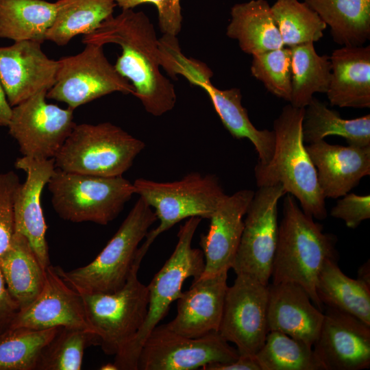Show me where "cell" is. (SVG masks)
<instances>
[{
	"instance_id": "obj_1",
	"label": "cell",
	"mask_w": 370,
	"mask_h": 370,
	"mask_svg": "<svg viewBox=\"0 0 370 370\" xmlns=\"http://www.w3.org/2000/svg\"><path fill=\"white\" fill-rule=\"evenodd\" d=\"M82 42L103 47L112 43L121 47L122 53L114 68L131 82L133 95L147 112L159 116L175 107V87L160 71L159 40L153 23L143 12L122 10L93 32L84 35Z\"/></svg>"
},
{
	"instance_id": "obj_2",
	"label": "cell",
	"mask_w": 370,
	"mask_h": 370,
	"mask_svg": "<svg viewBox=\"0 0 370 370\" xmlns=\"http://www.w3.org/2000/svg\"><path fill=\"white\" fill-rule=\"evenodd\" d=\"M312 219L299 207L293 195H286L271 278L273 284H299L322 310L323 306L317 295L316 285L324 263L337 259L336 238L324 233L322 225Z\"/></svg>"
},
{
	"instance_id": "obj_3",
	"label": "cell",
	"mask_w": 370,
	"mask_h": 370,
	"mask_svg": "<svg viewBox=\"0 0 370 370\" xmlns=\"http://www.w3.org/2000/svg\"><path fill=\"white\" fill-rule=\"evenodd\" d=\"M304 108L288 104L273 121L274 153L266 164L258 162L254 173L258 187L280 184L297 198L304 212L312 218L327 217L325 198L319 187L316 169L304 145L302 121Z\"/></svg>"
},
{
	"instance_id": "obj_4",
	"label": "cell",
	"mask_w": 370,
	"mask_h": 370,
	"mask_svg": "<svg viewBox=\"0 0 370 370\" xmlns=\"http://www.w3.org/2000/svg\"><path fill=\"white\" fill-rule=\"evenodd\" d=\"M201 219L193 217L180 225L174 251L147 286L149 304L145 322L134 338L114 356L116 370H138V359L145 341L166 316L171 303L180 296L184 282L190 277L197 279L203 273V251L191 245Z\"/></svg>"
},
{
	"instance_id": "obj_5",
	"label": "cell",
	"mask_w": 370,
	"mask_h": 370,
	"mask_svg": "<svg viewBox=\"0 0 370 370\" xmlns=\"http://www.w3.org/2000/svg\"><path fill=\"white\" fill-rule=\"evenodd\" d=\"M156 220L152 208L139 197L116 232L91 262L69 271L54 268L79 293L115 292L127 282L139 244Z\"/></svg>"
},
{
	"instance_id": "obj_6",
	"label": "cell",
	"mask_w": 370,
	"mask_h": 370,
	"mask_svg": "<svg viewBox=\"0 0 370 370\" xmlns=\"http://www.w3.org/2000/svg\"><path fill=\"white\" fill-rule=\"evenodd\" d=\"M135 194L153 208L159 225L149 231L136 257L143 260L149 247L162 232L180 221L193 217L210 219L227 196L215 175L191 172L180 180L159 182L136 180Z\"/></svg>"
},
{
	"instance_id": "obj_7",
	"label": "cell",
	"mask_w": 370,
	"mask_h": 370,
	"mask_svg": "<svg viewBox=\"0 0 370 370\" xmlns=\"http://www.w3.org/2000/svg\"><path fill=\"white\" fill-rule=\"evenodd\" d=\"M145 143L110 122L76 124L54 158L56 168L69 172L121 176Z\"/></svg>"
},
{
	"instance_id": "obj_8",
	"label": "cell",
	"mask_w": 370,
	"mask_h": 370,
	"mask_svg": "<svg viewBox=\"0 0 370 370\" xmlns=\"http://www.w3.org/2000/svg\"><path fill=\"white\" fill-rule=\"evenodd\" d=\"M47 186L56 212L73 223L107 225L118 217L135 194L133 183L123 175L102 177L57 168Z\"/></svg>"
},
{
	"instance_id": "obj_9",
	"label": "cell",
	"mask_w": 370,
	"mask_h": 370,
	"mask_svg": "<svg viewBox=\"0 0 370 370\" xmlns=\"http://www.w3.org/2000/svg\"><path fill=\"white\" fill-rule=\"evenodd\" d=\"M141 261L135 258L125 285L110 293H81L88 321L107 355L115 356L142 327L148 310L147 286L138 278Z\"/></svg>"
},
{
	"instance_id": "obj_10",
	"label": "cell",
	"mask_w": 370,
	"mask_h": 370,
	"mask_svg": "<svg viewBox=\"0 0 370 370\" xmlns=\"http://www.w3.org/2000/svg\"><path fill=\"white\" fill-rule=\"evenodd\" d=\"M58 61L56 83L46 97L73 110L112 92H134L131 83L108 61L103 46L86 44L80 53Z\"/></svg>"
},
{
	"instance_id": "obj_11",
	"label": "cell",
	"mask_w": 370,
	"mask_h": 370,
	"mask_svg": "<svg viewBox=\"0 0 370 370\" xmlns=\"http://www.w3.org/2000/svg\"><path fill=\"white\" fill-rule=\"evenodd\" d=\"M239 357L219 332L198 338L179 334L166 324L158 325L145 341L138 370H193L210 363H226Z\"/></svg>"
},
{
	"instance_id": "obj_12",
	"label": "cell",
	"mask_w": 370,
	"mask_h": 370,
	"mask_svg": "<svg viewBox=\"0 0 370 370\" xmlns=\"http://www.w3.org/2000/svg\"><path fill=\"white\" fill-rule=\"evenodd\" d=\"M286 194L280 184L258 187L244 219V228L232 269L268 285L278 234V204Z\"/></svg>"
},
{
	"instance_id": "obj_13",
	"label": "cell",
	"mask_w": 370,
	"mask_h": 370,
	"mask_svg": "<svg viewBox=\"0 0 370 370\" xmlns=\"http://www.w3.org/2000/svg\"><path fill=\"white\" fill-rule=\"evenodd\" d=\"M47 93L41 90L12 107L7 127L23 156L54 158L76 125L74 110L47 103Z\"/></svg>"
},
{
	"instance_id": "obj_14",
	"label": "cell",
	"mask_w": 370,
	"mask_h": 370,
	"mask_svg": "<svg viewBox=\"0 0 370 370\" xmlns=\"http://www.w3.org/2000/svg\"><path fill=\"white\" fill-rule=\"evenodd\" d=\"M269 289L255 278L236 274L228 286L219 332L236 346L239 356H255L269 332Z\"/></svg>"
},
{
	"instance_id": "obj_15",
	"label": "cell",
	"mask_w": 370,
	"mask_h": 370,
	"mask_svg": "<svg viewBox=\"0 0 370 370\" xmlns=\"http://www.w3.org/2000/svg\"><path fill=\"white\" fill-rule=\"evenodd\" d=\"M56 327L96 334L88 321L82 295L50 264L45 269L42 291L32 303L18 310L8 328L45 330Z\"/></svg>"
},
{
	"instance_id": "obj_16",
	"label": "cell",
	"mask_w": 370,
	"mask_h": 370,
	"mask_svg": "<svg viewBox=\"0 0 370 370\" xmlns=\"http://www.w3.org/2000/svg\"><path fill=\"white\" fill-rule=\"evenodd\" d=\"M313 351L325 370L370 367V325L339 310L327 308Z\"/></svg>"
},
{
	"instance_id": "obj_17",
	"label": "cell",
	"mask_w": 370,
	"mask_h": 370,
	"mask_svg": "<svg viewBox=\"0 0 370 370\" xmlns=\"http://www.w3.org/2000/svg\"><path fill=\"white\" fill-rule=\"evenodd\" d=\"M41 44L21 40L0 47V82L12 107L56 83L58 61L48 58Z\"/></svg>"
},
{
	"instance_id": "obj_18",
	"label": "cell",
	"mask_w": 370,
	"mask_h": 370,
	"mask_svg": "<svg viewBox=\"0 0 370 370\" xmlns=\"http://www.w3.org/2000/svg\"><path fill=\"white\" fill-rule=\"evenodd\" d=\"M15 166L25 172L27 177L15 198L14 232L27 238L40 264L46 269L51 264L41 196L56 169L55 160L23 156L17 158Z\"/></svg>"
},
{
	"instance_id": "obj_19",
	"label": "cell",
	"mask_w": 370,
	"mask_h": 370,
	"mask_svg": "<svg viewBox=\"0 0 370 370\" xmlns=\"http://www.w3.org/2000/svg\"><path fill=\"white\" fill-rule=\"evenodd\" d=\"M254 191L240 190L227 195L211 216L208 232L200 236L205 266L199 278L232 269L244 228V219Z\"/></svg>"
},
{
	"instance_id": "obj_20",
	"label": "cell",
	"mask_w": 370,
	"mask_h": 370,
	"mask_svg": "<svg viewBox=\"0 0 370 370\" xmlns=\"http://www.w3.org/2000/svg\"><path fill=\"white\" fill-rule=\"evenodd\" d=\"M227 271L193 280L177 301V314L167 327L188 338L218 332L227 289Z\"/></svg>"
},
{
	"instance_id": "obj_21",
	"label": "cell",
	"mask_w": 370,
	"mask_h": 370,
	"mask_svg": "<svg viewBox=\"0 0 370 370\" xmlns=\"http://www.w3.org/2000/svg\"><path fill=\"white\" fill-rule=\"evenodd\" d=\"M306 149L325 198L344 196L370 174V146L345 147L322 140L308 144Z\"/></svg>"
},
{
	"instance_id": "obj_22",
	"label": "cell",
	"mask_w": 370,
	"mask_h": 370,
	"mask_svg": "<svg viewBox=\"0 0 370 370\" xmlns=\"http://www.w3.org/2000/svg\"><path fill=\"white\" fill-rule=\"evenodd\" d=\"M268 289L269 332L284 333L312 347L324 319L323 310L297 284L271 283Z\"/></svg>"
},
{
	"instance_id": "obj_23",
	"label": "cell",
	"mask_w": 370,
	"mask_h": 370,
	"mask_svg": "<svg viewBox=\"0 0 370 370\" xmlns=\"http://www.w3.org/2000/svg\"><path fill=\"white\" fill-rule=\"evenodd\" d=\"M330 59L331 78L326 92L331 106L370 107V46H343Z\"/></svg>"
},
{
	"instance_id": "obj_24",
	"label": "cell",
	"mask_w": 370,
	"mask_h": 370,
	"mask_svg": "<svg viewBox=\"0 0 370 370\" xmlns=\"http://www.w3.org/2000/svg\"><path fill=\"white\" fill-rule=\"evenodd\" d=\"M230 14L226 35L236 40L243 52L254 56L284 47L266 0L236 3Z\"/></svg>"
},
{
	"instance_id": "obj_25",
	"label": "cell",
	"mask_w": 370,
	"mask_h": 370,
	"mask_svg": "<svg viewBox=\"0 0 370 370\" xmlns=\"http://www.w3.org/2000/svg\"><path fill=\"white\" fill-rule=\"evenodd\" d=\"M0 268L19 309L32 303L42 291L45 269L23 234L14 233L10 246L0 256Z\"/></svg>"
},
{
	"instance_id": "obj_26",
	"label": "cell",
	"mask_w": 370,
	"mask_h": 370,
	"mask_svg": "<svg viewBox=\"0 0 370 370\" xmlns=\"http://www.w3.org/2000/svg\"><path fill=\"white\" fill-rule=\"evenodd\" d=\"M208 94L223 126L236 139L247 138L258 154V162L267 164L272 158L275 144L274 132L258 130L250 121L247 110L242 105L241 90H221L211 82L201 86Z\"/></svg>"
},
{
	"instance_id": "obj_27",
	"label": "cell",
	"mask_w": 370,
	"mask_h": 370,
	"mask_svg": "<svg viewBox=\"0 0 370 370\" xmlns=\"http://www.w3.org/2000/svg\"><path fill=\"white\" fill-rule=\"evenodd\" d=\"M316 292L323 306L348 313L370 325V285L346 275L338 266L337 259L324 263Z\"/></svg>"
},
{
	"instance_id": "obj_28",
	"label": "cell",
	"mask_w": 370,
	"mask_h": 370,
	"mask_svg": "<svg viewBox=\"0 0 370 370\" xmlns=\"http://www.w3.org/2000/svg\"><path fill=\"white\" fill-rule=\"evenodd\" d=\"M342 46H361L370 38V0H304Z\"/></svg>"
},
{
	"instance_id": "obj_29",
	"label": "cell",
	"mask_w": 370,
	"mask_h": 370,
	"mask_svg": "<svg viewBox=\"0 0 370 370\" xmlns=\"http://www.w3.org/2000/svg\"><path fill=\"white\" fill-rule=\"evenodd\" d=\"M56 11V3L45 0H0V38L42 43Z\"/></svg>"
},
{
	"instance_id": "obj_30",
	"label": "cell",
	"mask_w": 370,
	"mask_h": 370,
	"mask_svg": "<svg viewBox=\"0 0 370 370\" xmlns=\"http://www.w3.org/2000/svg\"><path fill=\"white\" fill-rule=\"evenodd\" d=\"M302 133L304 142L308 144L334 135L344 138L349 145L370 146V114L345 119L325 102L313 97L304 108Z\"/></svg>"
},
{
	"instance_id": "obj_31",
	"label": "cell",
	"mask_w": 370,
	"mask_h": 370,
	"mask_svg": "<svg viewBox=\"0 0 370 370\" xmlns=\"http://www.w3.org/2000/svg\"><path fill=\"white\" fill-rule=\"evenodd\" d=\"M54 21L46 40L64 46L79 34L93 32L112 16L114 0H57Z\"/></svg>"
},
{
	"instance_id": "obj_32",
	"label": "cell",
	"mask_w": 370,
	"mask_h": 370,
	"mask_svg": "<svg viewBox=\"0 0 370 370\" xmlns=\"http://www.w3.org/2000/svg\"><path fill=\"white\" fill-rule=\"evenodd\" d=\"M291 51L290 104L305 108L315 93H326L331 78L330 56L319 55L314 42L289 47Z\"/></svg>"
},
{
	"instance_id": "obj_33",
	"label": "cell",
	"mask_w": 370,
	"mask_h": 370,
	"mask_svg": "<svg viewBox=\"0 0 370 370\" xmlns=\"http://www.w3.org/2000/svg\"><path fill=\"white\" fill-rule=\"evenodd\" d=\"M62 328H8L0 333V370H37L46 346Z\"/></svg>"
},
{
	"instance_id": "obj_34",
	"label": "cell",
	"mask_w": 370,
	"mask_h": 370,
	"mask_svg": "<svg viewBox=\"0 0 370 370\" xmlns=\"http://www.w3.org/2000/svg\"><path fill=\"white\" fill-rule=\"evenodd\" d=\"M255 358L260 370H325L312 347L277 331L268 332Z\"/></svg>"
},
{
	"instance_id": "obj_35",
	"label": "cell",
	"mask_w": 370,
	"mask_h": 370,
	"mask_svg": "<svg viewBox=\"0 0 370 370\" xmlns=\"http://www.w3.org/2000/svg\"><path fill=\"white\" fill-rule=\"evenodd\" d=\"M271 9L284 45L314 42L323 36L327 25L304 1L276 0Z\"/></svg>"
},
{
	"instance_id": "obj_36",
	"label": "cell",
	"mask_w": 370,
	"mask_h": 370,
	"mask_svg": "<svg viewBox=\"0 0 370 370\" xmlns=\"http://www.w3.org/2000/svg\"><path fill=\"white\" fill-rule=\"evenodd\" d=\"M90 345H99L95 333L61 328L43 350L37 370H79L85 349Z\"/></svg>"
},
{
	"instance_id": "obj_37",
	"label": "cell",
	"mask_w": 370,
	"mask_h": 370,
	"mask_svg": "<svg viewBox=\"0 0 370 370\" xmlns=\"http://www.w3.org/2000/svg\"><path fill=\"white\" fill-rule=\"evenodd\" d=\"M251 73L267 90L287 101L291 95V51L283 47L252 56Z\"/></svg>"
},
{
	"instance_id": "obj_38",
	"label": "cell",
	"mask_w": 370,
	"mask_h": 370,
	"mask_svg": "<svg viewBox=\"0 0 370 370\" xmlns=\"http://www.w3.org/2000/svg\"><path fill=\"white\" fill-rule=\"evenodd\" d=\"M159 49L160 65L173 79L180 75L192 85L201 87L213 76V72L205 63L182 53L175 36L163 34L159 39Z\"/></svg>"
},
{
	"instance_id": "obj_39",
	"label": "cell",
	"mask_w": 370,
	"mask_h": 370,
	"mask_svg": "<svg viewBox=\"0 0 370 370\" xmlns=\"http://www.w3.org/2000/svg\"><path fill=\"white\" fill-rule=\"evenodd\" d=\"M21 184L14 171L0 172V256L10 246L14 233V205Z\"/></svg>"
},
{
	"instance_id": "obj_40",
	"label": "cell",
	"mask_w": 370,
	"mask_h": 370,
	"mask_svg": "<svg viewBox=\"0 0 370 370\" xmlns=\"http://www.w3.org/2000/svg\"><path fill=\"white\" fill-rule=\"evenodd\" d=\"M122 10L145 3L153 4L158 10L160 29L163 34L176 36L181 31L182 14L181 0H114Z\"/></svg>"
},
{
	"instance_id": "obj_41",
	"label": "cell",
	"mask_w": 370,
	"mask_h": 370,
	"mask_svg": "<svg viewBox=\"0 0 370 370\" xmlns=\"http://www.w3.org/2000/svg\"><path fill=\"white\" fill-rule=\"evenodd\" d=\"M332 208V217L343 220L347 227L354 229L370 218V195L347 193Z\"/></svg>"
},
{
	"instance_id": "obj_42",
	"label": "cell",
	"mask_w": 370,
	"mask_h": 370,
	"mask_svg": "<svg viewBox=\"0 0 370 370\" xmlns=\"http://www.w3.org/2000/svg\"><path fill=\"white\" fill-rule=\"evenodd\" d=\"M19 310L7 288L0 268V333L7 330Z\"/></svg>"
},
{
	"instance_id": "obj_43",
	"label": "cell",
	"mask_w": 370,
	"mask_h": 370,
	"mask_svg": "<svg viewBox=\"0 0 370 370\" xmlns=\"http://www.w3.org/2000/svg\"><path fill=\"white\" fill-rule=\"evenodd\" d=\"M204 370H260L255 356H241L230 362H214L205 365Z\"/></svg>"
},
{
	"instance_id": "obj_44",
	"label": "cell",
	"mask_w": 370,
	"mask_h": 370,
	"mask_svg": "<svg viewBox=\"0 0 370 370\" xmlns=\"http://www.w3.org/2000/svg\"><path fill=\"white\" fill-rule=\"evenodd\" d=\"M12 107L10 105L0 82V127H7L12 114Z\"/></svg>"
},
{
	"instance_id": "obj_45",
	"label": "cell",
	"mask_w": 370,
	"mask_h": 370,
	"mask_svg": "<svg viewBox=\"0 0 370 370\" xmlns=\"http://www.w3.org/2000/svg\"><path fill=\"white\" fill-rule=\"evenodd\" d=\"M369 260L364 263L358 270V279L370 285V267Z\"/></svg>"
}]
</instances>
